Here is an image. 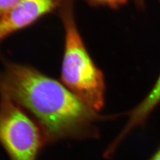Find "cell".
Wrapping results in <instances>:
<instances>
[{"mask_svg":"<svg viewBox=\"0 0 160 160\" xmlns=\"http://www.w3.org/2000/svg\"><path fill=\"white\" fill-rule=\"evenodd\" d=\"M2 91L38 121L46 144L99 136L96 123L108 119L88 107L60 81L31 67L10 64Z\"/></svg>","mask_w":160,"mask_h":160,"instance_id":"1","label":"cell"},{"mask_svg":"<svg viewBox=\"0 0 160 160\" xmlns=\"http://www.w3.org/2000/svg\"><path fill=\"white\" fill-rule=\"evenodd\" d=\"M58 16L65 32L62 83L88 107L98 112L103 109L105 102L103 72L94 63L80 34L75 18L74 6Z\"/></svg>","mask_w":160,"mask_h":160,"instance_id":"2","label":"cell"},{"mask_svg":"<svg viewBox=\"0 0 160 160\" xmlns=\"http://www.w3.org/2000/svg\"><path fill=\"white\" fill-rule=\"evenodd\" d=\"M0 144L10 160H38L46 144L40 127L3 92L0 109Z\"/></svg>","mask_w":160,"mask_h":160,"instance_id":"3","label":"cell"},{"mask_svg":"<svg viewBox=\"0 0 160 160\" xmlns=\"http://www.w3.org/2000/svg\"><path fill=\"white\" fill-rule=\"evenodd\" d=\"M75 0H21L0 19V42L51 13L59 15L74 6Z\"/></svg>","mask_w":160,"mask_h":160,"instance_id":"4","label":"cell"},{"mask_svg":"<svg viewBox=\"0 0 160 160\" xmlns=\"http://www.w3.org/2000/svg\"><path fill=\"white\" fill-rule=\"evenodd\" d=\"M160 103V74L154 86L143 100L129 113V119L119 135L112 142L118 148L128 135L138 126L145 124L149 115Z\"/></svg>","mask_w":160,"mask_h":160,"instance_id":"5","label":"cell"},{"mask_svg":"<svg viewBox=\"0 0 160 160\" xmlns=\"http://www.w3.org/2000/svg\"><path fill=\"white\" fill-rule=\"evenodd\" d=\"M92 7H106L111 9H118L125 6L128 0H84Z\"/></svg>","mask_w":160,"mask_h":160,"instance_id":"6","label":"cell"},{"mask_svg":"<svg viewBox=\"0 0 160 160\" xmlns=\"http://www.w3.org/2000/svg\"><path fill=\"white\" fill-rule=\"evenodd\" d=\"M21 0H0V14L2 15L11 10Z\"/></svg>","mask_w":160,"mask_h":160,"instance_id":"7","label":"cell"},{"mask_svg":"<svg viewBox=\"0 0 160 160\" xmlns=\"http://www.w3.org/2000/svg\"><path fill=\"white\" fill-rule=\"evenodd\" d=\"M158 2H160V0H158ZM134 2L136 4V6L138 8H139V9L143 10L145 7V0H134Z\"/></svg>","mask_w":160,"mask_h":160,"instance_id":"8","label":"cell"},{"mask_svg":"<svg viewBox=\"0 0 160 160\" xmlns=\"http://www.w3.org/2000/svg\"><path fill=\"white\" fill-rule=\"evenodd\" d=\"M149 160H160V147Z\"/></svg>","mask_w":160,"mask_h":160,"instance_id":"9","label":"cell"}]
</instances>
